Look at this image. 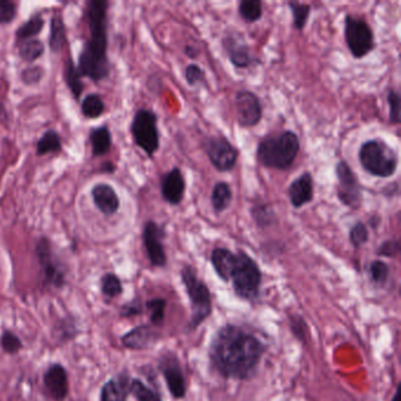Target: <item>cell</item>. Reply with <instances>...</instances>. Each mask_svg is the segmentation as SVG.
<instances>
[{
    "label": "cell",
    "mask_w": 401,
    "mask_h": 401,
    "mask_svg": "<svg viewBox=\"0 0 401 401\" xmlns=\"http://www.w3.org/2000/svg\"><path fill=\"white\" fill-rule=\"evenodd\" d=\"M265 345L253 333L235 324L220 327L208 349L212 368L223 378L247 380L257 371Z\"/></svg>",
    "instance_id": "cell-1"
},
{
    "label": "cell",
    "mask_w": 401,
    "mask_h": 401,
    "mask_svg": "<svg viewBox=\"0 0 401 401\" xmlns=\"http://www.w3.org/2000/svg\"><path fill=\"white\" fill-rule=\"evenodd\" d=\"M107 1L92 0L87 3L85 15L90 27V38L84 46L78 61V72L93 81L105 79L110 72L107 58Z\"/></svg>",
    "instance_id": "cell-2"
},
{
    "label": "cell",
    "mask_w": 401,
    "mask_h": 401,
    "mask_svg": "<svg viewBox=\"0 0 401 401\" xmlns=\"http://www.w3.org/2000/svg\"><path fill=\"white\" fill-rule=\"evenodd\" d=\"M211 264L217 276L231 281L235 294L244 300L257 299L261 285L260 267L246 252L237 253L225 247H217L211 253Z\"/></svg>",
    "instance_id": "cell-3"
},
{
    "label": "cell",
    "mask_w": 401,
    "mask_h": 401,
    "mask_svg": "<svg viewBox=\"0 0 401 401\" xmlns=\"http://www.w3.org/2000/svg\"><path fill=\"white\" fill-rule=\"evenodd\" d=\"M299 151V136L292 131H284L262 139L258 144L255 155L262 166L285 171L293 165Z\"/></svg>",
    "instance_id": "cell-4"
},
{
    "label": "cell",
    "mask_w": 401,
    "mask_h": 401,
    "mask_svg": "<svg viewBox=\"0 0 401 401\" xmlns=\"http://www.w3.org/2000/svg\"><path fill=\"white\" fill-rule=\"evenodd\" d=\"M358 155L363 170L377 178H390L397 171V152L379 138L365 141Z\"/></svg>",
    "instance_id": "cell-5"
},
{
    "label": "cell",
    "mask_w": 401,
    "mask_h": 401,
    "mask_svg": "<svg viewBox=\"0 0 401 401\" xmlns=\"http://www.w3.org/2000/svg\"><path fill=\"white\" fill-rule=\"evenodd\" d=\"M185 291L191 304L189 329H197L212 313V298L207 285L198 276L197 271L191 265H185L180 272Z\"/></svg>",
    "instance_id": "cell-6"
},
{
    "label": "cell",
    "mask_w": 401,
    "mask_h": 401,
    "mask_svg": "<svg viewBox=\"0 0 401 401\" xmlns=\"http://www.w3.org/2000/svg\"><path fill=\"white\" fill-rule=\"evenodd\" d=\"M345 42L353 58L363 59L375 49V32L363 17H345Z\"/></svg>",
    "instance_id": "cell-7"
},
{
    "label": "cell",
    "mask_w": 401,
    "mask_h": 401,
    "mask_svg": "<svg viewBox=\"0 0 401 401\" xmlns=\"http://www.w3.org/2000/svg\"><path fill=\"white\" fill-rule=\"evenodd\" d=\"M134 144L148 155H153L160 148V133L158 129V117L151 110L141 109L136 111L131 124Z\"/></svg>",
    "instance_id": "cell-8"
},
{
    "label": "cell",
    "mask_w": 401,
    "mask_h": 401,
    "mask_svg": "<svg viewBox=\"0 0 401 401\" xmlns=\"http://www.w3.org/2000/svg\"><path fill=\"white\" fill-rule=\"evenodd\" d=\"M336 174L338 178V199L345 206L358 210L363 203V187L360 185L358 175L344 160L338 162Z\"/></svg>",
    "instance_id": "cell-9"
},
{
    "label": "cell",
    "mask_w": 401,
    "mask_h": 401,
    "mask_svg": "<svg viewBox=\"0 0 401 401\" xmlns=\"http://www.w3.org/2000/svg\"><path fill=\"white\" fill-rule=\"evenodd\" d=\"M203 148L208 159L219 172H230L238 162V150L223 136H207Z\"/></svg>",
    "instance_id": "cell-10"
},
{
    "label": "cell",
    "mask_w": 401,
    "mask_h": 401,
    "mask_svg": "<svg viewBox=\"0 0 401 401\" xmlns=\"http://www.w3.org/2000/svg\"><path fill=\"white\" fill-rule=\"evenodd\" d=\"M165 230L153 220H148L143 230V242L148 260L155 267H165L167 264L166 252L164 249Z\"/></svg>",
    "instance_id": "cell-11"
},
{
    "label": "cell",
    "mask_w": 401,
    "mask_h": 401,
    "mask_svg": "<svg viewBox=\"0 0 401 401\" xmlns=\"http://www.w3.org/2000/svg\"><path fill=\"white\" fill-rule=\"evenodd\" d=\"M237 120L242 127H254L262 119V105L260 99L251 91H239L235 98Z\"/></svg>",
    "instance_id": "cell-12"
},
{
    "label": "cell",
    "mask_w": 401,
    "mask_h": 401,
    "mask_svg": "<svg viewBox=\"0 0 401 401\" xmlns=\"http://www.w3.org/2000/svg\"><path fill=\"white\" fill-rule=\"evenodd\" d=\"M159 370L163 373L171 395L182 399L186 395V380L178 356L173 352H165L159 359Z\"/></svg>",
    "instance_id": "cell-13"
},
{
    "label": "cell",
    "mask_w": 401,
    "mask_h": 401,
    "mask_svg": "<svg viewBox=\"0 0 401 401\" xmlns=\"http://www.w3.org/2000/svg\"><path fill=\"white\" fill-rule=\"evenodd\" d=\"M36 254L38 257L42 274L47 284L54 288H61L65 284L64 269L59 265V261L54 257L49 242L46 238L39 240L36 246Z\"/></svg>",
    "instance_id": "cell-14"
},
{
    "label": "cell",
    "mask_w": 401,
    "mask_h": 401,
    "mask_svg": "<svg viewBox=\"0 0 401 401\" xmlns=\"http://www.w3.org/2000/svg\"><path fill=\"white\" fill-rule=\"evenodd\" d=\"M223 51L228 54V61L237 68H249L254 63V58L251 54V47L247 44L242 33L237 31H228L223 36Z\"/></svg>",
    "instance_id": "cell-15"
},
{
    "label": "cell",
    "mask_w": 401,
    "mask_h": 401,
    "mask_svg": "<svg viewBox=\"0 0 401 401\" xmlns=\"http://www.w3.org/2000/svg\"><path fill=\"white\" fill-rule=\"evenodd\" d=\"M160 191L164 200L170 205H179L184 200L186 182L179 167H173L164 174L160 180Z\"/></svg>",
    "instance_id": "cell-16"
},
{
    "label": "cell",
    "mask_w": 401,
    "mask_h": 401,
    "mask_svg": "<svg viewBox=\"0 0 401 401\" xmlns=\"http://www.w3.org/2000/svg\"><path fill=\"white\" fill-rule=\"evenodd\" d=\"M44 384L54 400L63 401L68 393V378L66 370L61 363L51 365L44 375Z\"/></svg>",
    "instance_id": "cell-17"
},
{
    "label": "cell",
    "mask_w": 401,
    "mask_h": 401,
    "mask_svg": "<svg viewBox=\"0 0 401 401\" xmlns=\"http://www.w3.org/2000/svg\"><path fill=\"white\" fill-rule=\"evenodd\" d=\"M288 198L290 203L294 208L303 207L304 205L308 204L313 200V177L310 172L299 175L288 186Z\"/></svg>",
    "instance_id": "cell-18"
},
{
    "label": "cell",
    "mask_w": 401,
    "mask_h": 401,
    "mask_svg": "<svg viewBox=\"0 0 401 401\" xmlns=\"http://www.w3.org/2000/svg\"><path fill=\"white\" fill-rule=\"evenodd\" d=\"M91 194L95 207L98 208L104 216H113L120 207V200H119L117 192L109 184H104V182L97 184L93 186Z\"/></svg>",
    "instance_id": "cell-19"
},
{
    "label": "cell",
    "mask_w": 401,
    "mask_h": 401,
    "mask_svg": "<svg viewBox=\"0 0 401 401\" xmlns=\"http://www.w3.org/2000/svg\"><path fill=\"white\" fill-rule=\"evenodd\" d=\"M123 345L129 349H145L157 341V333L151 326H138L121 338Z\"/></svg>",
    "instance_id": "cell-20"
},
{
    "label": "cell",
    "mask_w": 401,
    "mask_h": 401,
    "mask_svg": "<svg viewBox=\"0 0 401 401\" xmlns=\"http://www.w3.org/2000/svg\"><path fill=\"white\" fill-rule=\"evenodd\" d=\"M129 375L124 373L111 379L102 386L100 401H126L129 394Z\"/></svg>",
    "instance_id": "cell-21"
},
{
    "label": "cell",
    "mask_w": 401,
    "mask_h": 401,
    "mask_svg": "<svg viewBox=\"0 0 401 401\" xmlns=\"http://www.w3.org/2000/svg\"><path fill=\"white\" fill-rule=\"evenodd\" d=\"M231 186L228 185L226 182H218L216 185L213 186L212 192H211V205H212L213 211L219 214L223 213L230 207L232 203Z\"/></svg>",
    "instance_id": "cell-22"
},
{
    "label": "cell",
    "mask_w": 401,
    "mask_h": 401,
    "mask_svg": "<svg viewBox=\"0 0 401 401\" xmlns=\"http://www.w3.org/2000/svg\"><path fill=\"white\" fill-rule=\"evenodd\" d=\"M92 153L95 157H102L110 151L112 146V136L107 126H100L92 129L90 133Z\"/></svg>",
    "instance_id": "cell-23"
},
{
    "label": "cell",
    "mask_w": 401,
    "mask_h": 401,
    "mask_svg": "<svg viewBox=\"0 0 401 401\" xmlns=\"http://www.w3.org/2000/svg\"><path fill=\"white\" fill-rule=\"evenodd\" d=\"M49 27V49L52 52H59L66 44V27L61 15L52 17Z\"/></svg>",
    "instance_id": "cell-24"
},
{
    "label": "cell",
    "mask_w": 401,
    "mask_h": 401,
    "mask_svg": "<svg viewBox=\"0 0 401 401\" xmlns=\"http://www.w3.org/2000/svg\"><path fill=\"white\" fill-rule=\"evenodd\" d=\"M64 77L66 85L70 88L73 97H74L76 100H79L80 95L83 93L84 85L83 81H81V76L78 72V68H77L76 64L73 63L71 58L68 59V63L65 65Z\"/></svg>",
    "instance_id": "cell-25"
},
{
    "label": "cell",
    "mask_w": 401,
    "mask_h": 401,
    "mask_svg": "<svg viewBox=\"0 0 401 401\" xmlns=\"http://www.w3.org/2000/svg\"><path fill=\"white\" fill-rule=\"evenodd\" d=\"M45 22L42 18V15H34L31 17L30 19L27 20L26 23H24L19 29L17 30V38L20 42H25V40H30L34 39L42 32L44 29Z\"/></svg>",
    "instance_id": "cell-26"
},
{
    "label": "cell",
    "mask_w": 401,
    "mask_h": 401,
    "mask_svg": "<svg viewBox=\"0 0 401 401\" xmlns=\"http://www.w3.org/2000/svg\"><path fill=\"white\" fill-rule=\"evenodd\" d=\"M239 15L244 22L257 23L262 18V3L260 0H242L238 5Z\"/></svg>",
    "instance_id": "cell-27"
},
{
    "label": "cell",
    "mask_w": 401,
    "mask_h": 401,
    "mask_svg": "<svg viewBox=\"0 0 401 401\" xmlns=\"http://www.w3.org/2000/svg\"><path fill=\"white\" fill-rule=\"evenodd\" d=\"M61 150V139L54 129L46 131L37 143V155H45L56 153Z\"/></svg>",
    "instance_id": "cell-28"
},
{
    "label": "cell",
    "mask_w": 401,
    "mask_h": 401,
    "mask_svg": "<svg viewBox=\"0 0 401 401\" xmlns=\"http://www.w3.org/2000/svg\"><path fill=\"white\" fill-rule=\"evenodd\" d=\"M45 52V46L39 39H30L22 42L19 45V54L23 61L27 63H33L42 57Z\"/></svg>",
    "instance_id": "cell-29"
},
{
    "label": "cell",
    "mask_w": 401,
    "mask_h": 401,
    "mask_svg": "<svg viewBox=\"0 0 401 401\" xmlns=\"http://www.w3.org/2000/svg\"><path fill=\"white\" fill-rule=\"evenodd\" d=\"M105 111V102L95 93L86 95L81 104V112L88 119H97L102 117Z\"/></svg>",
    "instance_id": "cell-30"
},
{
    "label": "cell",
    "mask_w": 401,
    "mask_h": 401,
    "mask_svg": "<svg viewBox=\"0 0 401 401\" xmlns=\"http://www.w3.org/2000/svg\"><path fill=\"white\" fill-rule=\"evenodd\" d=\"M129 393L138 401H163L159 393L146 386L139 379H132L129 385Z\"/></svg>",
    "instance_id": "cell-31"
},
{
    "label": "cell",
    "mask_w": 401,
    "mask_h": 401,
    "mask_svg": "<svg viewBox=\"0 0 401 401\" xmlns=\"http://www.w3.org/2000/svg\"><path fill=\"white\" fill-rule=\"evenodd\" d=\"M288 8L291 10L293 27L295 30H303L310 18V5L301 4V3H288Z\"/></svg>",
    "instance_id": "cell-32"
},
{
    "label": "cell",
    "mask_w": 401,
    "mask_h": 401,
    "mask_svg": "<svg viewBox=\"0 0 401 401\" xmlns=\"http://www.w3.org/2000/svg\"><path fill=\"white\" fill-rule=\"evenodd\" d=\"M348 238H349V242L354 249H360L363 245H366L368 239H370V232H368L366 223H363V221H358V223H354L349 230Z\"/></svg>",
    "instance_id": "cell-33"
},
{
    "label": "cell",
    "mask_w": 401,
    "mask_h": 401,
    "mask_svg": "<svg viewBox=\"0 0 401 401\" xmlns=\"http://www.w3.org/2000/svg\"><path fill=\"white\" fill-rule=\"evenodd\" d=\"M368 273H370L371 281H373L375 285H380V286H382V285L385 284V283L388 281L390 267H388V265H387L385 261H372L370 269H368Z\"/></svg>",
    "instance_id": "cell-34"
},
{
    "label": "cell",
    "mask_w": 401,
    "mask_h": 401,
    "mask_svg": "<svg viewBox=\"0 0 401 401\" xmlns=\"http://www.w3.org/2000/svg\"><path fill=\"white\" fill-rule=\"evenodd\" d=\"M102 291L109 298H116L123 293V285L114 273H107L102 278Z\"/></svg>",
    "instance_id": "cell-35"
},
{
    "label": "cell",
    "mask_w": 401,
    "mask_h": 401,
    "mask_svg": "<svg viewBox=\"0 0 401 401\" xmlns=\"http://www.w3.org/2000/svg\"><path fill=\"white\" fill-rule=\"evenodd\" d=\"M148 312H150V319L152 324L155 325H162L165 319V308H166V300L162 298L148 300L146 303Z\"/></svg>",
    "instance_id": "cell-36"
},
{
    "label": "cell",
    "mask_w": 401,
    "mask_h": 401,
    "mask_svg": "<svg viewBox=\"0 0 401 401\" xmlns=\"http://www.w3.org/2000/svg\"><path fill=\"white\" fill-rule=\"evenodd\" d=\"M387 104L390 124L397 125L400 123V95L393 88L387 92Z\"/></svg>",
    "instance_id": "cell-37"
},
{
    "label": "cell",
    "mask_w": 401,
    "mask_h": 401,
    "mask_svg": "<svg viewBox=\"0 0 401 401\" xmlns=\"http://www.w3.org/2000/svg\"><path fill=\"white\" fill-rule=\"evenodd\" d=\"M252 216L255 220L259 228H267L273 220H276V216L273 213L272 208L267 205H259L252 210Z\"/></svg>",
    "instance_id": "cell-38"
},
{
    "label": "cell",
    "mask_w": 401,
    "mask_h": 401,
    "mask_svg": "<svg viewBox=\"0 0 401 401\" xmlns=\"http://www.w3.org/2000/svg\"><path fill=\"white\" fill-rule=\"evenodd\" d=\"M0 343H1V347L5 352L11 353V354L19 352L23 347L19 338L17 337L11 331H4V333L1 334Z\"/></svg>",
    "instance_id": "cell-39"
},
{
    "label": "cell",
    "mask_w": 401,
    "mask_h": 401,
    "mask_svg": "<svg viewBox=\"0 0 401 401\" xmlns=\"http://www.w3.org/2000/svg\"><path fill=\"white\" fill-rule=\"evenodd\" d=\"M185 80L189 86H197L198 84L204 83V70L197 64H189L185 68Z\"/></svg>",
    "instance_id": "cell-40"
},
{
    "label": "cell",
    "mask_w": 401,
    "mask_h": 401,
    "mask_svg": "<svg viewBox=\"0 0 401 401\" xmlns=\"http://www.w3.org/2000/svg\"><path fill=\"white\" fill-rule=\"evenodd\" d=\"M42 77H44V68L42 66H38V65L29 66L22 73V80L26 85L38 84L42 79Z\"/></svg>",
    "instance_id": "cell-41"
},
{
    "label": "cell",
    "mask_w": 401,
    "mask_h": 401,
    "mask_svg": "<svg viewBox=\"0 0 401 401\" xmlns=\"http://www.w3.org/2000/svg\"><path fill=\"white\" fill-rule=\"evenodd\" d=\"M17 15V5L8 0H0V24H10Z\"/></svg>",
    "instance_id": "cell-42"
},
{
    "label": "cell",
    "mask_w": 401,
    "mask_h": 401,
    "mask_svg": "<svg viewBox=\"0 0 401 401\" xmlns=\"http://www.w3.org/2000/svg\"><path fill=\"white\" fill-rule=\"evenodd\" d=\"M290 326H291V331L295 337L305 343V339H306L307 336V325L306 322H304V319L299 317V315L291 317V319H290Z\"/></svg>",
    "instance_id": "cell-43"
},
{
    "label": "cell",
    "mask_w": 401,
    "mask_h": 401,
    "mask_svg": "<svg viewBox=\"0 0 401 401\" xmlns=\"http://www.w3.org/2000/svg\"><path fill=\"white\" fill-rule=\"evenodd\" d=\"M400 251V245L398 240H386L382 242V245L379 246L377 254L380 257L393 258L398 255Z\"/></svg>",
    "instance_id": "cell-44"
},
{
    "label": "cell",
    "mask_w": 401,
    "mask_h": 401,
    "mask_svg": "<svg viewBox=\"0 0 401 401\" xmlns=\"http://www.w3.org/2000/svg\"><path fill=\"white\" fill-rule=\"evenodd\" d=\"M141 304L139 299H134L125 304L121 308V315L123 317H132V315H141Z\"/></svg>",
    "instance_id": "cell-45"
},
{
    "label": "cell",
    "mask_w": 401,
    "mask_h": 401,
    "mask_svg": "<svg viewBox=\"0 0 401 401\" xmlns=\"http://www.w3.org/2000/svg\"><path fill=\"white\" fill-rule=\"evenodd\" d=\"M184 52H185L186 56L191 58V59H197L198 56H199V49H198L196 46H185Z\"/></svg>",
    "instance_id": "cell-46"
},
{
    "label": "cell",
    "mask_w": 401,
    "mask_h": 401,
    "mask_svg": "<svg viewBox=\"0 0 401 401\" xmlns=\"http://www.w3.org/2000/svg\"><path fill=\"white\" fill-rule=\"evenodd\" d=\"M399 394H400V385L398 386L395 393H394L393 398H392V401H400L399 400Z\"/></svg>",
    "instance_id": "cell-47"
}]
</instances>
